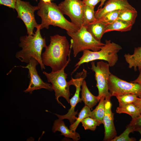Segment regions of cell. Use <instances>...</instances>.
<instances>
[{
  "instance_id": "obj_1",
  "label": "cell",
  "mask_w": 141,
  "mask_h": 141,
  "mask_svg": "<svg viewBox=\"0 0 141 141\" xmlns=\"http://www.w3.org/2000/svg\"><path fill=\"white\" fill-rule=\"evenodd\" d=\"M71 48L66 37L56 34L50 37V43L42 55L44 66L50 67L52 71L60 70L68 64Z\"/></svg>"
},
{
  "instance_id": "obj_2",
  "label": "cell",
  "mask_w": 141,
  "mask_h": 141,
  "mask_svg": "<svg viewBox=\"0 0 141 141\" xmlns=\"http://www.w3.org/2000/svg\"><path fill=\"white\" fill-rule=\"evenodd\" d=\"M40 30L39 25L34 35L20 37L19 45L22 49L16 53L15 56L21 62L27 63L31 58H34L39 62L42 70L45 67L42 61V52L43 49L47 46L45 38L42 36Z\"/></svg>"
},
{
  "instance_id": "obj_3",
  "label": "cell",
  "mask_w": 141,
  "mask_h": 141,
  "mask_svg": "<svg viewBox=\"0 0 141 141\" xmlns=\"http://www.w3.org/2000/svg\"><path fill=\"white\" fill-rule=\"evenodd\" d=\"M38 6L37 14L41 19L40 30L44 28L48 29L50 25L72 32L76 31L79 29L65 19L56 3H45L40 0Z\"/></svg>"
},
{
  "instance_id": "obj_4",
  "label": "cell",
  "mask_w": 141,
  "mask_h": 141,
  "mask_svg": "<svg viewBox=\"0 0 141 141\" xmlns=\"http://www.w3.org/2000/svg\"><path fill=\"white\" fill-rule=\"evenodd\" d=\"M122 49L119 45L111 42L110 40H106L105 45L99 51H94L89 50H84L82 56L79 59V61L75 64L76 68L72 74L83 64L97 60L105 61L110 67L114 66L118 60V53Z\"/></svg>"
},
{
  "instance_id": "obj_5",
  "label": "cell",
  "mask_w": 141,
  "mask_h": 141,
  "mask_svg": "<svg viewBox=\"0 0 141 141\" xmlns=\"http://www.w3.org/2000/svg\"><path fill=\"white\" fill-rule=\"evenodd\" d=\"M67 33L71 38L70 48L73 49L75 57L79 52L85 50L99 51L105 45L96 39L83 26L76 31H67Z\"/></svg>"
},
{
  "instance_id": "obj_6",
  "label": "cell",
  "mask_w": 141,
  "mask_h": 141,
  "mask_svg": "<svg viewBox=\"0 0 141 141\" xmlns=\"http://www.w3.org/2000/svg\"><path fill=\"white\" fill-rule=\"evenodd\" d=\"M68 64L66 65L61 70L48 73L44 71L43 73L46 78L48 82L52 84L53 90L55 92V99L58 103L64 108L65 106L59 101L60 97H62L69 103V97L70 95L69 87L71 85L69 81L66 80L67 74L64 72V69Z\"/></svg>"
},
{
  "instance_id": "obj_7",
  "label": "cell",
  "mask_w": 141,
  "mask_h": 141,
  "mask_svg": "<svg viewBox=\"0 0 141 141\" xmlns=\"http://www.w3.org/2000/svg\"><path fill=\"white\" fill-rule=\"evenodd\" d=\"M91 69L95 73V77L96 81V86L98 90V98L100 100L103 97L105 101H110V96L108 89V80L110 75V66L107 62L103 61L97 62L96 65L95 62H91Z\"/></svg>"
},
{
  "instance_id": "obj_8",
  "label": "cell",
  "mask_w": 141,
  "mask_h": 141,
  "mask_svg": "<svg viewBox=\"0 0 141 141\" xmlns=\"http://www.w3.org/2000/svg\"><path fill=\"white\" fill-rule=\"evenodd\" d=\"M108 84L111 97L132 94L136 95L139 98H141L140 84L127 82L111 74L108 79Z\"/></svg>"
},
{
  "instance_id": "obj_9",
  "label": "cell",
  "mask_w": 141,
  "mask_h": 141,
  "mask_svg": "<svg viewBox=\"0 0 141 141\" xmlns=\"http://www.w3.org/2000/svg\"><path fill=\"white\" fill-rule=\"evenodd\" d=\"M15 9L17 13V17L21 19L26 27L28 35H33L34 28L39 27L35 17L34 12L38 9V6H33L29 2L17 0Z\"/></svg>"
},
{
  "instance_id": "obj_10",
  "label": "cell",
  "mask_w": 141,
  "mask_h": 141,
  "mask_svg": "<svg viewBox=\"0 0 141 141\" xmlns=\"http://www.w3.org/2000/svg\"><path fill=\"white\" fill-rule=\"evenodd\" d=\"M63 14L68 16L71 22L79 28L83 26L84 4L81 0H64L58 5Z\"/></svg>"
},
{
  "instance_id": "obj_11",
  "label": "cell",
  "mask_w": 141,
  "mask_h": 141,
  "mask_svg": "<svg viewBox=\"0 0 141 141\" xmlns=\"http://www.w3.org/2000/svg\"><path fill=\"white\" fill-rule=\"evenodd\" d=\"M87 75V71L84 69L82 72L77 75L76 78L74 79L72 78L69 81L71 85H74L75 87V92L73 96L69 99L70 108L67 113L63 115L54 114L58 119L62 120L67 119L69 120L71 124H73L77 119V118L75 116L78 114V110L75 111V107L78 103H81L82 101L79 96L80 92L81 89V87Z\"/></svg>"
},
{
  "instance_id": "obj_12",
  "label": "cell",
  "mask_w": 141,
  "mask_h": 141,
  "mask_svg": "<svg viewBox=\"0 0 141 141\" xmlns=\"http://www.w3.org/2000/svg\"><path fill=\"white\" fill-rule=\"evenodd\" d=\"M39 64L36 60L32 58L26 66H19L28 70V76L30 81L28 87L24 91L25 92L32 94L33 91L43 88L50 91L53 90L52 85L43 81L38 74L36 66Z\"/></svg>"
},
{
  "instance_id": "obj_13",
  "label": "cell",
  "mask_w": 141,
  "mask_h": 141,
  "mask_svg": "<svg viewBox=\"0 0 141 141\" xmlns=\"http://www.w3.org/2000/svg\"><path fill=\"white\" fill-rule=\"evenodd\" d=\"M110 101L105 100V112L103 123L104 128V141H111L117 135L114 122V114L112 111Z\"/></svg>"
},
{
  "instance_id": "obj_14",
  "label": "cell",
  "mask_w": 141,
  "mask_h": 141,
  "mask_svg": "<svg viewBox=\"0 0 141 141\" xmlns=\"http://www.w3.org/2000/svg\"><path fill=\"white\" fill-rule=\"evenodd\" d=\"M134 9L128 3V0H108L103 8L98 9L95 12V15L96 19H98L110 12Z\"/></svg>"
},
{
  "instance_id": "obj_15",
  "label": "cell",
  "mask_w": 141,
  "mask_h": 141,
  "mask_svg": "<svg viewBox=\"0 0 141 141\" xmlns=\"http://www.w3.org/2000/svg\"><path fill=\"white\" fill-rule=\"evenodd\" d=\"M52 130L53 132L57 131L60 132L61 133V135L64 136L66 137L72 138L74 141H78L80 139L79 134L68 128L63 120L58 119L56 120L54 122Z\"/></svg>"
},
{
  "instance_id": "obj_16",
  "label": "cell",
  "mask_w": 141,
  "mask_h": 141,
  "mask_svg": "<svg viewBox=\"0 0 141 141\" xmlns=\"http://www.w3.org/2000/svg\"><path fill=\"white\" fill-rule=\"evenodd\" d=\"M107 25L97 19L95 22L88 24L86 27L87 31L96 39L101 42L103 34L105 33Z\"/></svg>"
},
{
  "instance_id": "obj_17",
  "label": "cell",
  "mask_w": 141,
  "mask_h": 141,
  "mask_svg": "<svg viewBox=\"0 0 141 141\" xmlns=\"http://www.w3.org/2000/svg\"><path fill=\"white\" fill-rule=\"evenodd\" d=\"M124 56L129 68H133L136 71L137 67L139 71L141 70V46L135 48L132 54H125Z\"/></svg>"
},
{
  "instance_id": "obj_18",
  "label": "cell",
  "mask_w": 141,
  "mask_h": 141,
  "mask_svg": "<svg viewBox=\"0 0 141 141\" xmlns=\"http://www.w3.org/2000/svg\"><path fill=\"white\" fill-rule=\"evenodd\" d=\"M81 99L85 104L90 109L92 108L99 101L97 96L93 95L90 91L84 80L81 85Z\"/></svg>"
},
{
  "instance_id": "obj_19",
  "label": "cell",
  "mask_w": 141,
  "mask_h": 141,
  "mask_svg": "<svg viewBox=\"0 0 141 141\" xmlns=\"http://www.w3.org/2000/svg\"><path fill=\"white\" fill-rule=\"evenodd\" d=\"M132 25L125 21L118 19L111 23L107 24L105 33L113 31L121 32L130 31Z\"/></svg>"
},
{
  "instance_id": "obj_20",
  "label": "cell",
  "mask_w": 141,
  "mask_h": 141,
  "mask_svg": "<svg viewBox=\"0 0 141 141\" xmlns=\"http://www.w3.org/2000/svg\"><path fill=\"white\" fill-rule=\"evenodd\" d=\"M105 112V98L102 97L95 109L91 111L90 117L95 119L101 124L103 123V119Z\"/></svg>"
},
{
  "instance_id": "obj_21",
  "label": "cell",
  "mask_w": 141,
  "mask_h": 141,
  "mask_svg": "<svg viewBox=\"0 0 141 141\" xmlns=\"http://www.w3.org/2000/svg\"><path fill=\"white\" fill-rule=\"evenodd\" d=\"M116 112L119 114L126 113L130 115L133 119L141 115L139 109L133 103L117 107Z\"/></svg>"
},
{
  "instance_id": "obj_22",
  "label": "cell",
  "mask_w": 141,
  "mask_h": 141,
  "mask_svg": "<svg viewBox=\"0 0 141 141\" xmlns=\"http://www.w3.org/2000/svg\"><path fill=\"white\" fill-rule=\"evenodd\" d=\"M137 15V12L134 8L132 9L121 10L118 19L125 21L133 25Z\"/></svg>"
},
{
  "instance_id": "obj_23",
  "label": "cell",
  "mask_w": 141,
  "mask_h": 141,
  "mask_svg": "<svg viewBox=\"0 0 141 141\" xmlns=\"http://www.w3.org/2000/svg\"><path fill=\"white\" fill-rule=\"evenodd\" d=\"M88 106L85 105L82 108L77 118L75 121L69 126V129L72 131L75 132V130L80 122L84 119L90 117L91 110Z\"/></svg>"
},
{
  "instance_id": "obj_24",
  "label": "cell",
  "mask_w": 141,
  "mask_h": 141,
  "mask_svg": "<svg viewBox=\"0 0 141 141\" xmlns=\"http://www.w3.org/2000/svg\"><path fill=\"white\" fill-rule=\"evenodd\" d=\"M94 8V7L84 4L83 26L86 27L88 24L96 20L95 15Z\"/></svg>"
},
{
  "instance_id": "obj_25",
  "label": "cell",
  "mask_w": 141,
  "mask_h": 141,
  "mask_svg": "<svg viewBox=\"0 0 141 141\" xmlns=\"http://www.w3.org/2000/svg\"><path fill=\"white\" fill-rule=\"evenodd\" d=\"M134 131V128L129 124L122 133L118 136H116L111 141H135L136 139L135 138L129 137V134Z\"/></svg>"
},
{
  "instance_id": "obj_26",
  "label": "cell",
  "mask_w": 141,
  "mask_h": 141,
  "mask_svg": "<svg viewBox=\"0 0 141 141\" xmlns=\"http://www.w3.org/2000/svg\"><path fill=\"white\" fill-rule=\"evenodd\" d=\"M116 97L118 100L119 106L133 103L138 98L136 95L132 94H127Z\"/></svg>"
},
{
  "instance_id": "obj_27",
  "label": "cell",
  "mask_w": 141,
  "mask_h": 141,
  "mask_svg": "<svg viewBox=\"0 0 141 141\" xmlns=\"http://www.w3.org/2000/svg\"><path fill=\"white\" fill-rule=\"evenodd\" d=\"M120 11L117 10L108 12L97 19L107 24H110L118 19Z\"/></svg>"
},
{
  "instance_id": "obj_28",
  "label": "cell",
  "mask_w": 141,
  "mask_h": 141,
  "mask_svg": "<svg viewBox=\"0 0 141 141\" xmlns=\"http://www.w3.org/2000/svg\"><path fill=\"white\" fill-rule=\"evenodd\" d=\"M81 122L85 130H90L93 131L96 130L97 126L101 124L96 120L90 117L84 119Z\"/></svg>"
},
{
  "instance_id": "obj_29",
  "label": "cell",
  "mask_w": 141,
  "mask_h": 141,
  "mask_svg": "<svg viewBox=\"0 0 141 141\" xmlns=\"http://www.w3.org/2000/svg\"><path fill=\"white\" fill-rule=\"evenodd\" d=\"M16 1L17 0H0V4L14 9Z\"/></svg>"
},
{
  "instance_id": "obj_30",
  "label": "cell",
  "mask_w": 141,
  "mask_h": 141,
  "mask_svg": "<svg viewBox=\"0 0 141 141\" xmlns=\"http://www.w3.org/2000/svg\"><path fill=\"white\" fill-rule=\"evenodd\" d=\"M129 124L133 126L134 129L141 126V115L136 118L132 119Z\"/></svg>"
},
{
  "instance_id": "obj_31",
  "label": "cell",
  "mask_w": 141,
  "mask_h": 141,
  "mask_svg": "<svg viewBox=\"0 0 141 141\" xmlns=\"http://www.w3.org/2000/svg\"><path fill=\"white\" fill-rule=\"evenodd\" d=\"M101 0H83L85 5L95 7V6Z\"/></svg>"
},
{
  "instance_id": "obj_32",
  "label": "cell",
  "mask_w": 141,
  "mask_h": 141,
  "mask_svg": "<svg viewBox=\"0 0 141 141\" xmlns=\"http://www.w3.org/2000/svg\"><path fill=\"white\" fill-rule=\"evenodd\" d=\"M133 103L139 109L141 113V98L138 97Z\"/></svg>"
},
{
  "instance_id": "obj_33",
  "label": "cell",
  "mask_w": 141,
  "mask_h": 141,
  "mask_svg": "<svg viewBox=\"0 0 141 141\" xmlns=\"http://www.w3.org/2000/svg\"><path fill=\"white\" fill-rule=\"evenodd\" d=\"M139 72V74L137 78L134 80L130 82L141 84V70Z\"/></svg>"
},
{
  "instance_id": "obj_34",
  "label": "cell",
  "mask_w": 141,
  "mask_h": 141,
  "mask_svg": "<svg viewBox=\"0 0 141 141\" xmlns=\"http://www.w3.org/2000/svg\"><path fill=\"white\" fill-rule=\"evenodd\" d=\"M134 131L139 132L141 136V126L136 128L134 129ZM139 141H141V137Z\"/></svg>"
},
{
  "instance_id": "obj_35",
  "label": "cell",
  "mask_w": 141,
  "mask_h": 141,
  "mask_svg": "<svg viewBox=\"0 0 141 141\" xmlns=\"http://www.w3.org/2000/svg\"><path fill=\"white\" fill-rule=\"evenodd\" d=\"M106 0H101V3L99 5V6L98 9L102 8V7L103 5L104 4V3Z\"/></svg>"
},
{
  "instance_id": "obj_36",
  "label": "cell",
  "mask_w": 141,
  "mask_h": 141,
  "mask_svg": "<svg viewBox=\"0 0 141 141\" xmlns=\"http://www.w3.org/2000/svg\"><path fill=\"white\" fill-rule=\"evenodd\" d=\"M43 2L45 3H50L51 2L52 0H41Z\"/></svg>"
},
{
  "instance_id": "obj_37",
  "label": "cell",
  "mask_w": 141,
  "mask_h": 141,
  "mask_svg": "<svg viewBox=\"0 0 141 141\" xmlns=\"http://www.w3.org/2000/svg\"><path fill=\"white\" fill-rule=\"evenodd\" d=\"M35 0V1H36V2H37V1H38V0Z\"/></svg>"
}]
</instances>
